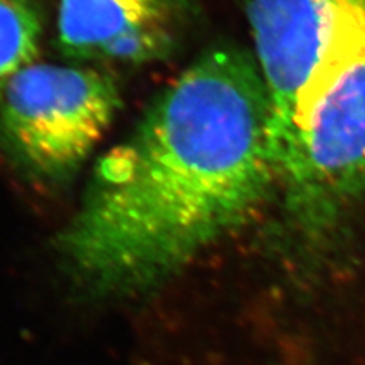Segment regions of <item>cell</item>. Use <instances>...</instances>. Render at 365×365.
Returning <instances> with one entry per match:
<instances>
[{"label": "cell", "mask_w": 365, "mask_h": 365, "mask_svg": "<svg viewBox=\"0 0 365 365\" xmlns=\"http://www.w3.org/2000/svg\"><path fill=\"white\" fill-rule=\"evenodd\" d=\"M43 19L36 0H0V91L23 67L36 63Z\"/></svg>", "instance_id": "cell-6"}, {"label": "cell", "mask_w": 365, "mask_h": 365, "mask_svg": "<svg viewBox=\"0 0 365 365\" xmlns=\"http://www.w3.org/2000/svg\"><path fill=\"white\" fill-rule=\"evenodd\" d=\"M120 107L111 75L95 67L36 61L0 91V137L29 175L63 181L95 151Z\"/></svg>", "instance_id": "cell-3"}, {"label": "cell", "mask_w": 365, "mask_h": 365, "mask_svg": "<svg viewBox=\"0 0 365 365\" xmlns=\"http://www.w3.org/2000/svg\"><path fill=\"white\" fill-rule=\"evenodd\" d=\"M280 185L276 116L257 63L215 49L192 63L101 157L61 235L64 265L98 299L151 289Z\"/></svg>", "instance_id": "cell-1"}, {"label": "cell", "mask_w": 365, "mask_h": 365, "mask_svg": "<svg viewBox=\"0 0 365 365\" xmlns=\"http://www.w3.org/2000/svg\"><path fill=\"white\" fill-rule=\"evenodd\" d=\"M276 116L279 155L324 64L365 25V0H241Z\"/></svg>", "instance_id": "cell-4"}, {"label": "cell", "mask_w": 365, "mask_h": 365, "mask_svg": "<svg viewBox=\"0 0 365 365\" xmlns=\"http://www.w3.org/2000/svg\"><path fill=\"white\" fill-rule=\"evenodd\" d=\"M56 41L73 60L154 61L169 49V9L165 0H61Z\"/></svg>", "instance_id": "cell-5"}, {"label": "cell", "mask_w": 365, "mask_h": 365, "mask_svg": "<svg viewBox=\"0 0 365 365\" xmlns=\"http://www.w3.org/2000/svg\"><path fill=\"white\" fill-rule=\"evenodd\" d=\"M280 186L304 215L365 193V25L307 88L280 145Z\"/></svg>", "instance_id": "cell-2"}]
</instances>
